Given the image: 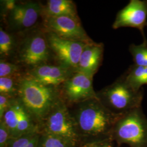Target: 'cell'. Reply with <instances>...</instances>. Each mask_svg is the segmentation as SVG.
<instances>
[{"instance_id":"cell-18","label":"cell","mask_w":147,"mask_h":147,"mask_svg":"<svg viewBox=\"0 0 147 147\" xmlns=\"http://www.w3.org/2000/svg\"><path fill=\"white\" fill-rule=\"evenodd\" d=\"M129 52L131 54L134 64L147 67V40L140 45L131 44Z\"/></svg>"},{"instance_id":"cell-15","label":"cell","mask_w":147,"mask_h":147,"mask_svg":"<svg viewBox=\"0 0 147 147\" xmlns=\"http://www.w3.org/2000/svg\"><path fill=\"white\" fill-rule=\"evenodd\" d=\"M123 76L126 82L132 88L139 91L141 90L143 85L147 84V67L131 65Z\"/></svg>"},{"instance_id":"cell-20","label":"cell","mask_w":147,"mask_h":147,"mask_svg":"<svg viewBox=\"0 0 147 147\" xmlns=\"http://www.w3.org/2000/svg\"><path fill=\"white\" fill-rule=\"evenodd\" d=\"M14 47L13 38L4 31L2 27L0 28V55L1 58L8 57L13 53Z\"/></svg>"},{"instance_id":"cell-1","label":"cell","mask_w":147,"mask_h":147,"mask_svg":"<svg viewBox=\"0 0 147 147\" xmlns=\"http://www.w3.org/2000/svg\"><path fill=\"white\" fill-rule=\"evenodd\" d=\"M75 105L73 111H70L79 136L80 147L90 143L112 140L113 127L121 115L114 114L107 109L98 98Z\"/></svg>"},{"instance_id":"cell-23","label":"cell","mask_w":147,"mask_h":147,"mask_svg":"<svg viewBox=\"0 0 147 147\" xmlns=\"http://www.w3.org/2000/svg\"><path fill=\"white\" fill-rule=\"evenodd\" d=\"M14 98L7 95L0 94V120L2 119L4 114L8 109Z\"/></svg>"},{"instance_id":"cell-10","label":"cell","mask_w":147,"mask_h":147,"mask_svg":"<svg viewBox=\"0 0 147 147\" xmlns=\"http://www.w3.org/2000/svg\"><path fill=\"white\" fill-rule=\"evenodd\" d=\"M63 95L71 104L97 98L93 87V78L79 71L71 75L64 84Z\"/></svg>"},{"instance_id":"cell-8","label":"cell","mask_w":147,"mask_h":147,"mask_svg":"<svg viewBox=\"0 0 147 147\" xmlns=\"http://www.w3.org/2000/svg\"><path fill=\"white\" fill-rule=\"evenodd\" d=\"M124 27L138 29L142 34L143 40H147L144 31L147 27V0H131L118 13L112 27L118 29Z\"/></svg>"},{"instance_id":"cell-5","label":"cell","mask_w":147,"mask_h":147,"mask_svg":"<svg viewBox=\"0 0 147 147\" xmlns=\"http://www.w3.org/2000/svg\"><path fill=\"white\" fill-rule=\"evenodd\" d=\"M40 132L63 137L80 147V142L73 117L63 99L53 107L42 121Z\"/></svg>"},{"instance_id":"cell-6","label":"cell","mask_w":147,"mask_h":147,"mask_svg":"<svg viewBox=\"0 0 147 147\" xmlns=\"http://www.w3.org/2000/svg\"><path fill=\"white\" fill-rule=\"evenodd\" d=\"M48 33L47 38L49 48L55 53L61 65L76 71L82 53L88 43L64 39L51 32Z\"/></svg>"},{"instance_id":"cell-7","label":"cell","mask_w":147,"mask_h":147,"mask_svg":"<svg viewBox=\"0 0 147 147\" xmlns=\"http://www.w3.org/2000/svg\"><path fill=\"white\" fill-rule=\"evenodd\" d=\"M44 25L48 32L70 40L93 42L82 26L78 18L67 16L45 17Z\"/></svg>"},{"instance_id":"cell-16","label":"cell","mask_w":147,"mask_h":147,"mask_svg":"<svg viewBox=\"0 0 147 147\" xmlns=\"http://www.w3.org/2000/svg\"><path fill=\"white\" fill-rule=\"evenodd\" d=\"M38 147H78L74 142L61 137L41 133Z\"/></svg>"},{"instance_id":"cell-2","label":"cell","mask_w":147,"mask_h":147,"mask_svg":"<svg viewBox=\"0 0 147 147\" xmlns=\"http://www.w3.org/2000/svg\"><path fill=\"white\" fill-rule=\"evenodd\" d=\"M18 99L39 126L53 107L62 98L56 87L41 84L28 76L20 79Z\"/></svg>"},{"instance_id":"cell-11","label":"cell","mask_w":147,"mask_h":147,"mask_svg":"<svg viewBox=\"0 0 147 147\" xmlns=\"http://www.w3.org/2000/svg\"><path fill=\"white\" fill-rule=\"evenodd\" d=\"M41 11L42 8L37 2L15 3L9 11L8 18L9 25L14 30L30 28L37 22Z\"/></svg>"},{"instance_id":"cell-4","label":"cell","mask_w":147,"mask_h":147,"mask_svg":"<svg viewBox=\"0 0 147 147\" xmlns=\"http://www.w3.org/2000/svg\"><path fill=\"white\" fill-rule=\"evenodd\" d=\"M112 139L130 147H147V118L142 107L119 117L114 126Z\"/></svg>"},{"instance_id":"cell-21","label":"cell","mask_w":147,"mask_h":147,"mask_svg":"<svg viewBox=\"0 0 147 147\" xmlns=\"http://www.w3.org/2000/svg\"><path fill=\"white\" fill-rule=\"evenodd\" d=\"M20 67L15 64L9 63L1 59L0 62V78H5L17 76Z\"/></svg>"},{"instance_id":"cell-19","label":"cell","mask_w":147,"mask_h":147,"mask_svg":"<svg viewBox=\"0 0 147 147\" xmlns=\"http://www.w3.org/2000/svg\"><path fill=\"white\" fill-rule=\"evenodd\" d=\"M20 79H16V76L0 78V94L17 98Z\"/></svg>"},{"instance_id":"cell-24","label":"cell","mask_w":147,"mask_h":147,"mask_svg":"<svg viewBox=\"0 0 147 147\" xmlns=\"http://www.w3.org/2000/svg\"><path fill=\"white\" fill-rule=\"evenodd\" d=\"M112 140H107L100 142H93L84 144L81 147H112Z\"/></svg>"},{"instance_id":"cell-25","label":"cell","mask_w":147,"mask_h":147,"mask_svg":"<svg viewBox=\"0 0 147 147\" xmlns=\"http://www.w3.org/2000/svg\"></svg>"},{"instance_id":"cell-17","label":"cell","mask_w":147,"mask_h":147,"mask_svg":"<svg viewBox=\"0 0 147 147\" xmlns=\"http://www.w3.org/2000/svg\"><path fill=\"white\" fill-rule=\"evenodd\" d=\"M41 132H35L11 138L7 147H38Z\"/></svg>"},{"instance_id":"cell-9","label":"cell","mask_w":147,"mask_h":147,"mask_svg":"<svg viewBox=\"0 0 147 147\" xmlns=\"http://www.w3.org/2000/svg\"><path fill=\"white\" fill-rule=\"evenodd\" d=\"M47 38L42 33H36L27 37L19 53L21 63L33 68L44 64L49 57Z\"/></svg>"},{"instance_id":"cell-3","label":"cell","mask_w":147,"mask_h":147,"mask_svg":"<svg viewBox=\"0 0 147 147\" xmlns=\"http://www.w3.org/2000/svg\"><path fill=\"white\" fill-rule=\"evenodd\" d=\"M96 94L102 105L117 115H123L142 107L143 90L137 91L132 88L123 75Z\"/></svg>"},{"instance_id":"cell-22","label":"cell","mask_w":147,"mask_h":147,"mask_svg":"<svg viewBox=\"0 0 147 147\" xmlns=\"http://www.w3.org/2000/svg\"><path fill=\"white\" fill-rule=\"evenodd\" d=\"M11 138L8 127L2 121H0V147H7Z\"/></svg>"},{"instance_id":"cell-13","label":"cell","mask_w":147,"mask_h":147,"mask_svg":"<svg viewBox=\"0 0 147 147\" xmlns=\"http://www.w3.org/2000/svg\"><path fill=\"white\" fill-rule=\"evenodd\" d=\"M103 53L102 44L94 42L87 44L82 53L76 71L85 74L93 78L101 65Z\"/></svg>"},{"instance_id":"cell-12","label":"cell","mask_w":147,"mask_h":147,"mask_svg":"<svg viewBox=\"0 0 147 147\" xmlns=\"http://www.w3.org/2000/svg\"><path fill=\"white\" fill-rule=\"evenodd\" d=\"M71 70L62 65L42 64L31 69L27 76L41 84L56 87L71 76Z\"/></svg>"},{"instance_id":"cell-14","label":"cell","mask_w":147,"mask_h":147,"mask_svg":"<svg viewBox=\"0 0 147 147\" xmlns=\"http://www.w3.org/2000/svg\"><path fill=\"white\" fill-rule=\"evenodd\" d=\"M44 11L45 17L67 16L78 18L76 6L70 0H49Z\"/></svg>"}]
</instances>
